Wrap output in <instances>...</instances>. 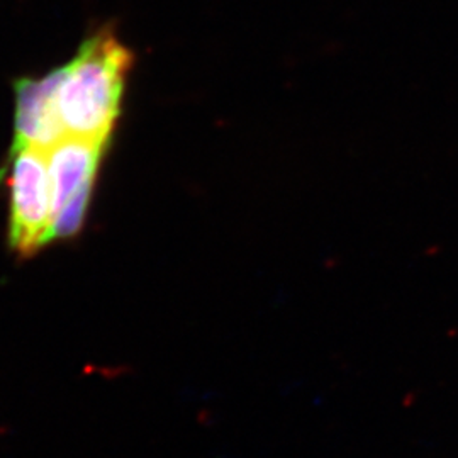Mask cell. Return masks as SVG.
Returning <instances> with one entry per match:
<instances>
[{
	"label": "cell",
	"instance_id": "1",
	"mask_svg": "<svg viewBox=\"0 0 458 458\" xmlns=\"http://www.w3.org/2000/svg\"><path fill=\"white\" fill-rule=\"evenodd\" d=\"M132 55L111 30H100L62 66L56 109L66 136L109 143Z\"/></svg>",
	"mask_w": 458,
	"mask_h": 458
},
{
	"label": "cell",
	"instance_id": "3",
	"mask_svg": "<svg viewBox=\"0 0 458 458\" xmlns=\"http://www.w3.org/2000/svg\"><path fill=\"white\" fill-rule=\"evenodd\" d=\"M7 185L11 192L9 243L19 255L30 257L48 243L53 209L47 149L13 148Z\"/></svg>",
	"mask_w": 458,
	"mask_h": 458
},
{
	"label": "cell",
	"instance_id": "4",
	"mask_svg": "<svg viewBox=\"0 0 458 458\" xmlns=\"http://www.w3.org/2000/svg\"><path fill=\"white\" fill-rule=\"evenodd\" d=\"M62 68L53 70L43 79H24L16 85V121L14 147L49 149L65 138L58 109L56 89Z\"/></svg>",
	"mask_w": 458,
	"mask_h": 458
},
{
	"label": "cell",
	"instance_id": "2",
	"mask_svg": "<svg viewBox=\"0 0 458 458\" xmlns=\"http://www.w3.org/2000/svg\"><path fill=\"white\" fill-rule=\"evenodd\" d=\"M106 145L65 136L47 149L53 209L48 243L70 238L82 228Z\"/></svg>",
	"mask_w": 458,
	"mask_h": 458
}]
</instances>
